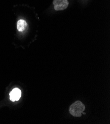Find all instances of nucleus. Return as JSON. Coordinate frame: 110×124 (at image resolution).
Masks as SVG:
<instances>
[{
	"mask_svg": "<svg viewBox=\"0 0 110 124\" xmlns=\"http://www.w3.org/2000/svg\"><path fill=\"white\" fill-rule=\"evenodd\" d=\"M85 110L84 105L80 101H77L72 104L69 109L70 114L74 117H81Z\"/></svg>",
	"mask_w": 110,
	"mask_h": 124,
	"instance_id": "nucleus-1",
	"label": "nucleus"
},
{
	"mask_svg": "<svg viewBox=\"0 0 110 124\" xmlns=\"http://www.w3.org/2000/svg\"><path fill=\"white\" fill-rule=\"evenodd\" d=\"M53 5L55 10H63L68 8L69 2L68 0H53Z\"/></svg>",
	"mask_w": 110,
	"mask_h": 124,
	"instance_id": "nucleus-2",
	"label": "nucleus"
},
{
	"mask_svg": "<svg viewBox=\"0 0 110 124\" xmlns=\"http://www.w3.org/2000/svg\"><path fill=\"white\" fill-rule=\"evenodd\" d=\"M21 92L18 88H15L9 93L10 100L12 101H18L21 97Z\"/></svg>",
	"mask_w": 110,
	"mask_h": 124,
	"instance_id": "nucleus-3",
	"label": "nucleus"
},
{
	"mask_svg": "<svg viewBox=\"0 0 110 124\" xmlns=\"http://www.w3.org/2000/svg\"><path fill=\"white\" fill-rule=\"evenodd\" d=\"M27 25V23L25 20L20 19L17 22V29L18 31L23 32L25 30Z\"/></svg>",
	"mask_w": 110,
	"mask_h": 124,
	"instance_id": "nucleus-4",
	"label": "nucleus"
}]
</instances>
